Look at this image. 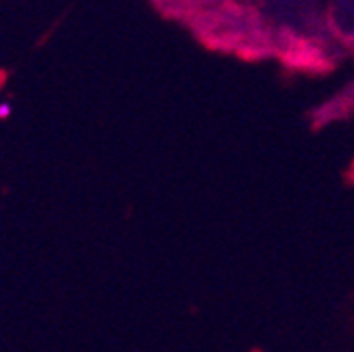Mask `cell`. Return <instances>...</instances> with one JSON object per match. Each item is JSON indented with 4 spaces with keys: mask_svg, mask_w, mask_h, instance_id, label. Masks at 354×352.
Listing matches in <instances>:
<instances>
[{
    "mask_svg": "<svg viewBox=\"0 0 354 352\" xmlns=\"http://www.w3.org/2000/svg\"><path fill=\"white\" fill-rule=\"evenodd\" d=\"M9 116H11V104L9 102H3V104H0V118L7 120Z\"/></svg>",
    "mask_w": 354,
    "mask_h": 352,
    "instance_id": "cell-1",
    "label": "cell"
}]
</instances>
